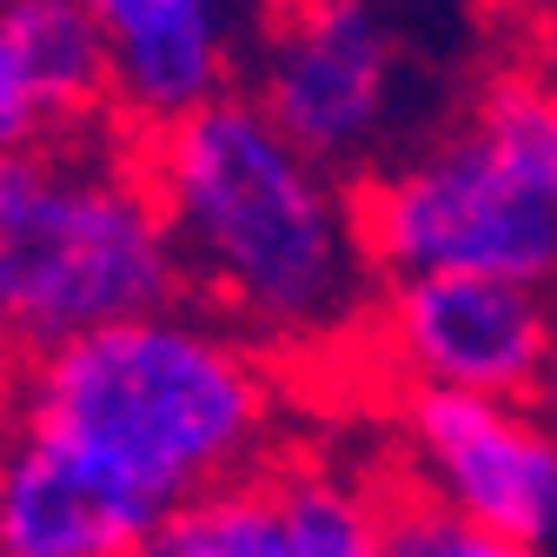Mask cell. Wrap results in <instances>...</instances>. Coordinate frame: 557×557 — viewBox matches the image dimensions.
Instances as JSON below:
<instances>
[{"mask_svg": "<svg viewBox=\"0 0 557 557\" xmlns=\"http://www.w3.org/2000/svg\"><path fill=\"white\" fill-rule=\"evenodd\" d=\"M126 147L193 312L233 325L278 366L366 345L379 272L359 246L345 180L293 153L252 100L220 94L180 120H126Z\"/></svg>", "mask_w": 557, "mask_h": 557, "instance_id": "obj_1", "label": "cell"}, {"mask_svg": "<svg viewBox=\"0 0 557 557\" xmlns=\"http://www.w3.org/2000/svg\"><path fill=\"white\" fill-rule=\"evenodd\" d=\"M14 425L166 524L286 451V366L180 299L27 359Z\"/></svg>", "mask_w": 557, "mask_h": 557, "instance_id": "obj_2", "label": "cell"}, {"mask_svg": "<svg viewBox=\"0 0 557 557\" xmlns=\"http://www.w3.org/2000/svg\"><path fill=\"white\" fill-rule=\"evenodd\" d=\"M385 278L471 272L557 293V47H511L438 147L345 186Z\"/></svg>", "mask_w": 557, "mask_h": 557, "instance_id": "obj_3", "label": "cell"}, {"mask_svg": "<svg viewBox=\"0 0 557 557\" xmlns=\"http://www.w3.org/2000/svg\"><path fill=\"white\" fill-rule=\"evenodd\" d=\"M180 306V265L133 166L126 113L0 160V359Z\"/></svg>", "mask_w": 557, "mask_h": 557, "instance_id": "obj_4", "label": "cell"}, {"mask_svg": "<svg viewBox=\"0 0 557 557\" xmlns=\"http://www.w3.org/2000/svg\"><path fill=\"white\" fill-rule=\"evenodd\" d=\"M392 492L418 511L557 550V425L531 398L392 392Z\"/></svg>", "mask_w": 557, "mask_h": 557, "instance_id": "obj_5", "label": "cell"}, {"mask_svg": "<svg viewBox=\"0 0 557 557\" xmlns=\"http://www.w3.org/2000/svg\"><path fill=\"white\" fill-rule=\"evenodd\" d=\"M359 352L398 392L537 398L557 352V293L471 272L385 278Z\"/></svg>", "mask_w": 557, "mask_h": 557, "instance_id": "obj_6", "label": "cell"}, {"mask_svg": "<svg viewBox=\"0 0 557 557\" xmlns=\"http://www.w3.org/2000/svg\"><path fill=\"white\" fill-rule=\"evenodd\" d=\"M259 113L319 173L359 160L392 94V40L372 0H259Z\"/></svg>", "mask_w": 557, "mask_h": 557, "instance_id": "obj_7", "label": "cell"}, {"mask_svg": "<svg viewBox=\"0 0 557 557\" xmlns=\"http://www.w3.org/2000/svg\"><path fill=\"white\" fill-rule=\"evenodd\" d=\"M160 524L60 445L14 425L0 445V557H147Z\"/></svg>", "mask_w": 557, "mask_h": 557, "instance_id": "obj_8", "label": "cell"}, {"mask_svg": "<svg viewBox=\"0 0 557 557\" xmlns=\"http://www.w3.org/2000/svg\"><path fill=\"white\" fill-rule=\"evenodd\" d=\"M100 21L126 120H180L226 94V53L206 0H81Z\"/></svg>", "mask_w": 557, "mask_h": 557, "instance_id": "obj_9", "label": "cell"}, {"mask_svg": "<svg viewBox=\"0 0 557 557\" xmlns=\"http://www.w3.org/2000/svg\"><path fill=\"white\" fill-rule=\"evenodd\" d=\"M0 40H8L47 133H87L120 120L113 47L81 0H0Z\"/></svg>", "mask_w": 557, "mask_h": 557, "instance_id": "obj_10", "label": "cell"}, {"mask_svg": "<svg viewBox=\"0 0 557 557\" xmlns=\"http://www.w3.org/2000/svg\"><path fill=\"white\" fill-rule=\"evenodd\" d=\"M147 557H293L272 465L226 484V492L193 498L186 511H173Z\"/></svg>", "mask_w": 557, "mask_h": 557, "instance_id": "obj_11", "label": "cell"}, {"mask_svg": "<svg viewBox=\"0 0 557 557\" xmlns=\"http://www.w3.org/2000/svg\"><path fill=\"white\" fill-rule=\"evenodd\" d=\"M398 557H557V550L471 531V524H451L438 511H418V505L398 498Z\"/></svg>", "mask_w": 557, "mask_h": 557, "instance_id": "obj_12", "label": "cell"}, {"mask_svg": "<svg viewBox=\"0 0 557 557\" xmlns=\"http://www.w3.org/2000/svg\"><path fill=\"white\" fill-rule=\"evenodd\" d=\"M34 139H47V120H40L27 81H21V66H14L8 40H0V160L21 153V147H34Z\"/></svg>", "mask_w": 557, "mask_h": 557, "instance_id": "obj_13", "label": "cell"}, {"mask_svg": "<svg viewBox=\"0 0 557 557\" xmlns=\"http://www.w3.org/2000/svg\"><path fill=\"white\" fill-rule=\"evenodd\" d=\"M14 398H21V366L0 359V445H8V432H14Z\"/></svg>", "mask_w": 557, "mask_h": 557, "instance_id": "obj_14", "label": "cell"}, {"mask_svg": "<svg viewBox=\"0 0 557 557\" xmlns=\"http://www.w3.org/2000/svg\"><path fill=\"white\" fill-rule=\"evenodd\" d=\"M544 418H550V425H557V352H550V372H544V385H537V398H531Z\"/></svg>", "mask_w": 557, "mask_h": 557, "instance_id": "obj_15", "label": "cell"}, {"mask_svg": "<svg viewBox=\"0 0 557 557\" xmlns=\"http://www.w3.org/2000/svg\"><path fill=\"white\" fill-rule=\"evenodd\" d=\"M492 8H505V21L518 27V21H524V8H537V0H492Z\"/></svg>", "mask_w": 557, "mask_h": 557, "instance_id": "obj_16", "label": "cell"}]
</instances>
